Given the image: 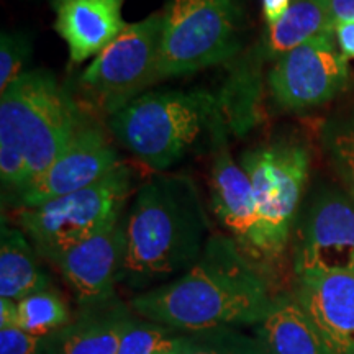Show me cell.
Instances as JSON below:
<instances>
[{"label": "cell", "mask_w": 354, "mask_h": 354, "mask_svg": "<svg viewBox=\"0 0 354 354\" xmlns=\"http://www.w3.org/2000/svg\"><path fill=\"white\" fill-rule=\"evenodd\" d=\"M19 326V302L0 299V328Z\"/></svg>", "instance_id": "f1b7e54d"}, {"label": "cell", "mask_w": 354, "mask_h": 354, "mask_svg": "<svg viewBox=\"0 0 354 354\" xmlns=\"http://www.w3.org/2000/svg\"><path fill=\"white\" fill-rule=\"evenodd\" d=\"M131 179L130 167L120 162L87 187L33 209H20V228L37 253L53 264L73 246L122 220Z\"/></svg>", "instance_id": "5b68a950"}, {"label": "cell", "mask_w": 354, "mask_h": 354, "mask_svg": "<svg viewBox=\"0 0 354 354\" xmlns=\"http://www.w3.org/2000/svg\"><path fill=\"white\" fill-rule=\"evenodd\" d=\"M123 258L125 228L123 218L61 254L55 263L81 307H95L117 299Z\"/></svg>", "instance_id": "7c38bea8"}, {"label": "cell", "mask_w": 354, "mask_h": 354, "mask_svg": "<svg viewBox=\"0 0 354 354\" xmlns=\"http://www.w3.org/2000/svg\"><path fill=\"white\" fill-rule=\"evenodd\" d=\"M210 201L216 218L256 268L269 264L261 236L250 177L227 149H220L210 172Z\"/></svg>", "instance_id": "4fadbf2b"}, {"label": "cell", "mask_w": 354, "mask_h": 354, "mask_svg": "<svg viewBox=\"0 0 354 354\" xmlns=\"http://www.w3.org/2000/svg\"><path fill=\"white\" fill-rule=\"evenodd\" d=\"M35 246L21 228L2 221L0 233V299L20 302L35 292L50 289L51 279L38 261Z\"/></svg>", "instance_id": "ac0fdd59"}, {"label": "cell", "mask_w": 354, "mask_h": 354, "mask_svg": "<svg viewBox=\"0 0 354 354\" xmlns=\"http://www.w3.org/2000/svg\"><path fill=\"white\" fill-rule=\"evenodd\" d=\"M107 127L123 148L158 172L207 140L223 141L230 130L220 94L207 91L146 92L109 115Z\"/></svg>", "instance_id": "277c9868"}, {"label": "cell", "mask_w": 354, "mask_h": 354, "mask_svg": "<svg viewBox=\"0 0 354 354\" xmlns=\"http://www.w3.org/2000/svg\"><path fill=\"white\" fill-rule=\"evenodd\" d=\"M0 354H44V338L26 333L19 326L0 328Z\"/></svg>", "instance_id": "d4e9b609"}, {"label": "cell", "mask_w": 354, "mask_h": 354, "mask_svg": "<svg viewBox=\"0 0 354 354\" xmlns=\"http://www.w3.org/2000/svg\"><path fill=\"white\" fill-rule=\"evenodd\" d=\"M274 297L232 236L210 234L201 258L166 284L140 292L130 307L146 320L189 331L258 325Z\"/></svg>", "instance_id": "6da1fadb"}, {"label": "cell", "mask_w": 354, "mask_h": 354, "mask_svg": "<svg viewBox=\"0 0 354 354\" xmlns=\"http://www.w3.org/2000/svg\"><path fill=\"white\" fill-rule=\"evenodd\" d=\"M162 12L128 24L79 77V91L92 109L112 115L159 79Z\"/></svg>", "instance_id": "52a82bcc"}, {"label": "cell", "mask_w": 354, "mask_h": 354, "mask_svg": "<svg viewBox=\"0 0 354 354\" xmlns=\"http://www.w3.org/2000/svg\"><path fill=\"white\" fill-rule=\"evenodd\" d=\"M133 313L118 299L81 307L68 325L44 338V354H118Z\"/></svg>", "instance_id": "2e32d148"}, {"label": "cell", "mask_w": 354, "mask_h": 354, "mask_svg": "<svg viewBox=\"0 0 354 354\" xmlns=\"http://www.w3.org/2000/svg\"><path fill=\"white\" fill-rule=\"evenodd\" d=\"M254 336L266 354H335L300 304L276 297L258 325Z\"/></svg>", "instance_id": "e0dca14e"}, {"label": "cell", "mask_w": 354, "mask_h": 354, "mask_svg": "<svg viewBox=\"0 0 354 354\" xmlns=\"http://www.w3.org/2000/svg\"><path fill=\"white\" fill-rule=\"evenodd\" d=\"M122 7L123 0H63L55 6V30L68 44L71 64L95 57L125 30Z\"/></svg>", "instance_id": "9a60e30c"}, {"label": "cell", "mask_w": 354, "mask_h": 354, "mask_svg": "<svg viewBox=\"0 0 354 354\" xmlns=\"http://www.w3.org/2000/svg\"><path fill=\"white\" fill-rule=\"evenodd\" d=\"M297 277L354 271V198L338 190L318 194L305 212L294 245Z\"/></svg>", "instance_id": "9c48e42d"}, {"label": "cell", "mask_w": 354, "mask_h": 354, "mask_svg": "<svg viewBox=\"0 0 354 354\" xmlns=\"http://www.w3.org/2000/svg\"><path fill=\"white\" fill-rule=\"evenodd\" d=\"M240 165L250 177L268 263L284 253L305 183L310 158L294 143L256 146L241 154Z\"/></svg>", "instance_id": "ba28073f"}, {"label": "cell", "mask_w": 354, "mask_h": 354, "mask_svg": "<svg viewBox=\"0 0 354 354\" xmlns=\"http://www.w3.org/2000/svg\"><path fill=\"white\" fill-rule=\"evenodd\" d=\"M335 38L346 59H354V20L335 25Z\"/></svg>", "instance_id": "484cf974"}, {"label": "cell", "mask_w": 354, "mask_h": 354, "mask_svg": "<svg viewBox=\"0 0 354 354\" xmlns=\"http://www.w3.org/2000/svg\"><path fill=\"white\" fill-rule=\"evenodd\" d=\"M348 82V59L336 50L335 37L315 39L277 57L268 76L274 100L289 110L326 104L342 94Z\"/></svg>", "instance_id": "30bf717a"}, {"label": "cell", "mask_w": 354, "mask_h": 354, "mask_svg": "<svg viewBox=\"0 0 354 354\" xmlns=\"http://www.w3.org/2000/svg\"><path fill=\"white\" fill-rule=\"evenodd\" d=\"M292 0H263V15L268 26L276 25L289 10Z\"/></svg>", "instance_id": "4316f807"}, {"label": "cell", "mask_w": 354, "mask_h": 354, "mask_svg": "<svg viewBox=\"0 0 354 354\" xmlns=\"http://www.w3.org/2000/svg\"><path fill=\"white\" fill-rule=\"evenodd\" d=\"M325 140L336 171L354 198V115L328 125Z\"/></svg>", "instance_id": "603a6c76"}, {"label": "cell", "mask_w": 354, "mask_h": 354, "mask_svg": "<svg viewBox=\"0 0 354 354\" xmlns=\"http://www.w3.org/2000/svg\"><path fill=\"white\" fill-rule=\"evenodd\" d=\"M59 2H63V0H53V3H55V6H57Z\"/></svg>", "instance_id": "f546056e"}, {"label": "cell", "mask_w": 354, "mask_h": 354, "mask_svg": "<svg viewBox=\"0 0 354 354\" xmlns=\"http://www.w3.org/2000/svg\"><path fill=\"white\" fill-rule=\"evenodd\" d=\"M330 37H335V21L328 0H292L286 15L266 30L263 51L269 57H281L302 44Z\"/></svg>", "instance_id": "d6986e66"}, {"label": "cell", "mask_w": 354, "mask_h": 354, "mask_svg": "<svg viewBox=\"0 0 354 354\" xmlns=\"http://www.w3.org/2000/svg\"><path fill=\"white\" fill-rule=\"evenodd\" d=\"M236 0H166L159 79L197 73L240 51Z\"/></svg>", "instance_id": "8992f818"}, {"label": "cell", "mask_w": 354, "mask_h": 354, "mask_svg": "<svg viewBox=\"0 0 354 354\" xmlns=\"http://www.w3.org/2000/svg\"><path fill=\"white\" fill-rule=\"evenodd\" d=\"M295 300L335 354H354V271L299 277Z\"/></svg>", "instance_id": "5bb4252c"}, {"label": "cell", "mask_w": 354, "mask_h": 354, "mask_svg": "<svg viewBox=\"0 0 354 354\" xmlns=\"http://www.w3.org/2000/svg\"><path fill=\"white\" fill-rule=\"evenodd\" d=\"M86 113L51 73L26 71L0 100V179L15 197L64 151Z\"/></svg>", "instance_id": "3957f363"}, {"label": "cell", "mask_w": 354, "mask_h": 354, "mask_svg": "<svg viewBox=\"0 0 354 354\" xmlns=\"http://www.w3.org/2000/svg\"><path fill=\"white\" fill-rule=\"evenodd\" d=\"M71 312L63 295L56 289H44L19 302V328L48 338L71 322Z\"/></svg>", "instance_id": "ffe728a7"}, {"label": "cell", "mask_w": 354, "mask_h": 354, "mask_svg": "<svg viewBox=\"0 0 354 354\" xmlns=\"http://www.w3.org/2000/svg\"><path fill=\"white\" fill-rule=\"evenodd\" d=\"M177 354H266L256 336L234 326L180 333Z\"/></svg>", "instance_id": "44dd1931"}, {"label": "cell", "mask_w": 354, "mask_h": 354, "mask_svg": "<svg viewBox=\"0 0 354 354\" xmlns=\"http://www.w3.org/2000/svg\"><path fill=\"white\" fill-rule=\"evenodd\" d=\"M32 39L20 32H3L0 37V91L19 79L32 56Z\"/></svg>", "instance_id": "cb8c5ba5"}, {"label": "cell", "mask_w": 354, "mask_h": 354, "mask_svg": "<svg viewBox=\"0 0 354 354\" xmlns=\"http://www.w3.org/2000/svg\"><path fill=\"white\" fill-rule=\"evenodd\" d=\"M125 258L118 284L146 292L184 274L209 240V220L196 183L165 174L145 183L123 218Z\"/></svg>", "instance_id": "7a4b0ae2"}, {"label": "cell", "mask_w": 354, "mask_h": 354, "mask_svg": "<svg viewBox=\"0 0 354 354\" xmlns=\"http://www.w3.org/2000/svg\"><path fill=\"white\" fill-rule=\"evenodd\" d=\"M328 6L335 25L354 20V0H328Z\"/></svg>", "instance_id": "83f0119b"}, {"label": "cell", "mask_w": 354, "mask_h": 354, "mask_svg": "<svg viewBox=\"0 0 354 354\" xmlns=\"http://www.w3.org/2000/svg\"><path fill=\"white\" fill-rule=\"evenodd\" d=\"M117 149L99 125L86 120L56 161L13 197L19 209H33L97 183L120 165Z\"/></svg>", "instance_id": "8fae6325"}, {"label": "cell", "mask_w": 354, "mask_h": 354, "mask_svg": "<svg viewBox=\"0 0 354 354\" xmlns=\"http://www.w3.org/2000/svg\"><path fill=\"white\" fill-rule=\"evenodd\" d=\"M180 331L146 318H133L122 336L118 354H177Z\"/></svg>", "instance_id": "7402d4cb"}]
</instances>
